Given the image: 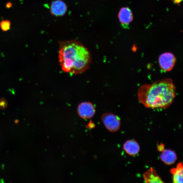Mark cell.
<instances>
[{"label":"cell","instance_id":"6da1fadb","mask_svg":"<svg viewBox=\"0 0 183 183\" xmlns=\"http://www.w3.org/2000/svg\"><path fill=\"white\" fill-rule=\"evenodd\" d=\"M176 88L172 79L158 80L151 84H145L139 88V101L146 108L165 109L172 103L175 98Z\"/></svg>","mask_w":183,"mask_h":183},{"label":"cell","instance_id":"7a4b0ae2","mask_svg":"<svg viewBox=\"0 0 183 183\" xmlns=\"http://www.w3.org/2000/svg\"><path fill=\"white\" fill-rule=\"evenodd\" d=\"M58 59L63 71L74 75L87 71L92 61L89 50L81 43L75 40L60 43Z\"/></svg>","mask_w":183,"mask_h":183},{"label":"cell","instance_id":"3957f363","mask_svg":"<svg viewBox=\"0 0 183 183\" xmlns=\"http://www.w3.org/2000/svg\"><path fill=\"white\" fill-rule=\"evenodd\" d=\"M101 118L105 127L110 132H115L119 130L121 121L118 116L112 113H105Z\"/></svg>","mask_w":183,"mask_h":183},{"label":"cell","instance_id":"277c9868","mask_svg":"<svg viewBox=\"0 0 183 183\" xmlns=\"http://www.w3.org/2000/svg\"><path fill=\"white\" fill-rule=\"evenodd\" d=\"M159 63L161 69L169 72L172 70L176 62L175 57L170 52H166L161 54L159 58Z\"/></svg>","mask_w":183,"mask_h":183},{"label":"cell","instance_id":"5b68a950","mask_svg":"<svg viewBox=\"0 0 183 183\" xmlns=\"http://www.w3.org/2000/svg\"><path fill=\"white\" fill-rule=\"evenodd\" d=\"M96 113L95 107L90 102H84L80 103L78 107V113L82 119H88L92 118Z\"/></svg>","mask_w":183,"mask_h":183},{"label":"cell","instance_id":"8992f818","mask_svg":"<svg viewBox=\"0 0 183 183\" xmlns=\"http://www.w3.org/2000/svg\"><path fill=\"white\" fill-rule=\"evenodd\" d=\"M118 18L122 27L124 28H129V25L133 21V14L131 10L128 7H123L118 13Z\"/></svg>","mask_w":183,"mask_h":183},{"label":"cell","instance_id":"52a82bcc","mask_svg":"<svg viewBox=\"0 0 183 183\" xmlns=\"http://www.w3.org/2000/svg\"><path fill=\"white\" fill-rule=\"evenodd\" d=\"M50 10L52 15L57 16H62L67 12V7L63 1L56 0L51 3Z\"/></svg>","mask_w":183,"mask_h":183},{"label":"cell","instance_id":"ba28073f","mask_svg":"<svg viewBox=\"0 0 183 183\" xmlns=\"http://www.w3.org/2000/svg\"><path fill=\"white\" fill-rule=\"evenodd\" d=\"M123 149L125 153L131 156H135L140 151V147L135 140H129L126 141L123 145Z\"/></svg>","mask_w":183,"mask_h":183},{"label":"cell","instance_id":"9c48e42d","mask_svg":"<svg viewBox=\"0 0 183 183\" xmlns=\"http://www.w3.org/2000/svg\"><path fill=\"white\" fill-rule=\"evenodd\" d=\"M162 152L160 158L165 164L171 165L175 163L177 159V156L175 151L165 149Z\"/></svg>","mask_w":183,"mask_h":183},{"label":"cell","instance_id":"30bf717a","mask_svg":"<svg viewBox=\"0 0 183 183\" xmlns=\"http://www.w3.org/2000/svg\"><path fill=\"white\" fill-rule=\"evenodd\" d=\"M143 177L145 182L148 183H164L156 172V171L152 168L146 171L143 174Z\"/></svg>","mask_w":183,"mask_h":183},{"label":"cell","instance_id":"8fae6325","mask_svg":"<svg viewBox=\"0 0 183 183\" xmlns=\"http://www.w3.org/2000/svg\"><path fill=\"white\" fill-rule=\"evenodd\" d=\"M170 172L172 175L173 182L182 183L183 182V167L182 162L179 163L176 168H172Z\"/></svg>","mask_w":183,"mask_h":183},{"label":"cell","instance_id":"7c38bea8","mask_svg":"<svg viewBox=\"0 0 183 183\" xmlns=\"http://www.w3.org/2000/svg\"><path fill=\"white\" fill-rule=\"evenodd\" d=\"M11 27V22L9 20L2 19L0 22V28L4 32H7L9 30Z\"/></svg>","mask_w":183,"mask_h":183},{"label":"cell","instance_id":"4fadbf2b","mask_svg":"<svg viewBox=\"0 0 183 183\" xmlns=\"http://www.w3.org/2000/svg\"><path fill=\"white\" fill-rule=\"evenodd\" d=\"M158 149L159 151H162L165 150V145L163 144L159 145L158 147Z\"/></svg>","mask_w":183,"mask_h":183},{"label":"cell","instance_id":"5bb4252c","mask_svg":"<svg viewBox=\"0 0 183 183\" xmlns=\"http://www.w3.org/2000/svg\"><path fill=\"white\" fill-rule=\"evenodd\" d=\"M88 128H93L95 126V125L92 122H90L89 124L87 126Z\"/></svg>","mask_w":183,"mask_h":183},{"label":"cell","instance_id":"9a60e30c","mask_svg":"<svg viewBox=\"0 0 183 183\" xmlns=\"http://www.w3.org/2000/svg\"><path fill=\"white\" fill-rule=\"evenodd\" d=\"M12 6V3L9 2L7 3L5 5V7L7 8H10Z\"/></svg>","mask_w":183,"mask_h":183},{"label":"cell","instance_id":"2e32d148","mask_svg":"<svg viewBox=\"0 0 183 183\" xmlns=\"http://www.w3.org/2000/svg\"><path fill=\"white\" fill-rule=\"evenodd\" d=\"M182 0H174V3L175 4H179L181 3Z\"/></svg>","mask_w":183,"mask_h":183}]
</instances>
